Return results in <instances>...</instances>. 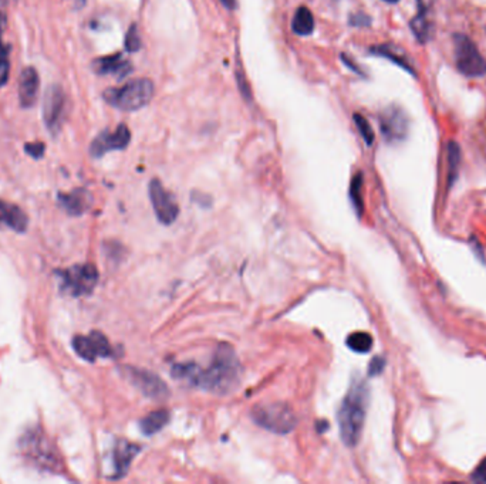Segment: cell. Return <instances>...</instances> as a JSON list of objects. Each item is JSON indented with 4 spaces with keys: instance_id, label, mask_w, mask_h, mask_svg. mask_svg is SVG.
<instances>
[{
    "instance_id": "1",
    "label": "cell",
    "mask_w": 486,
    "mask_h": 484,
    "mask_svg": "<svg viewBox=\"0 0 486 484\" xmlns=\"http://www.w3.org/2000/svg\"><path fill=\"white\" fill-rule=\"evenodd\" d=\"M241 376L242 366L235 350L222 344L216 350L209 368H199L194 387L216 395H228L238 388Z\"/></svg>"
},
{
    "instance_id": "2",
    "label": "cell",
    "mask_w": 486,
    "mask_h": 484,
    "mask_svg": "<svg viewBox=\"0 0 486 484\" xmlns=\"http://www.w3.org/2000/svg\"><path fill=\"white\" fill-rule=\"evenodd\" d=\"M370 391L367 384L357 378L350 385L347 395L344 396L337 413L340 436L349 448H354L361 438L363 427L365 423V415L368 408Z\"/></svg>"
},
{
    "instance_id": "3",
    "label": "cell",
    "mask_w": 486,
    "mask_h": 484,
    "mask_svg": "<svg viewBox=\"0 0 486 484\" xmlns=\"http://www.w3.org/2000/svg\"><path fill=\"white\" fill-rule=\"evenodd\" d=\"M104 99L121 111H137L154 97V83L148 78L133 80L123 87L104 91Z\"/></svg>"
},
{
    "instance_id": "4",
    "label": "cell",
    "mask_w": 486,
    "mask_h": 484,
    "mask_svg": "<svg viewBox=\"0 0 486 484\" xmlns=\"http://www.w3.org/2000/svg\"><path fill=\"white\" fill-rule=\"evenodd\" d=\"M252 417L255 423L269 430L272 434L286 435L296 427L297 416L295 410L282 402L259 403L252 409Z\"/></svg>"
},
{
    "instance_id": "5",
    "label": "cell",
    "mask_w": 486,
    "mask_h": 484,
    "mask_svg": "<svg viewBox=\"0 0 486 484\" xmlns=\"http://www.w3.org/2000/svg\"><path fill=\"white\" fill-rule=\"evenodd\" d=\"M454 56L458 71L468 78H478L486 74V60L476 44L465 34L454 36Z\"/></svg>"
},
{
    "instance_id": "6",
    "label": "cell",
    "mask_w": 486,
    "mask_h": 484,
    "mask_svg": "<svg viewBox=\"0 0 486 484\" xmlns=\"http://www.w3.org/2000/svg\"><path fill=\"white\" fill-rule=\"evenodd\" d=\"M62 290L70 296L81 297L90 294L98 283V272L93 264H76L59 272Z\"/></svg>"
},
{
    "instance_id": "7",
    "label": "cell",
    "mask_w": 486,
    "mask_h": 484,
    "mask_svg": "<svg viewBox=\"0 0 486 484\" xmlns=\"http://www.w3.org/2000/svg\"><path fill=\"white\" fill-rule=\"evenodd\" d=\"M23 452L39 467L56 471L60 466L59 455L40 430H32L23 438Z\"/></svg>"
},
{
    "instance_id": "8",
    "label": "cell",
    "mask_w": 486,
    "mask_h": 484,
    "mask_svg": "<svg viewBox=\"0 0 486 484\" xmlns=\"http://www.w3.org/2000/svg\"><path fill=\"white\" fill-rule=\"evenodd\" d=\"M123 372L127 380L147 398L154 401H164L170 396L168 385L162 381L158 375L133 366H124Z\"/></svg>"
},
{
    "instance_id": "9",
    "label": "cell",
    "mask_w": 486,
    "mask_h": 484,
    "mask_svg": "<svg viewBox=\"0 0 486 484\" xmlns=\"http://www.w3.org/2000/svg\"><path fill=\"white\" fill-rule=\"evenodd\" d=\"M66 110V94L65 90L53 84L46 90L43 99V120L46 123L47 130L51 134H58L62 128V123L65 120Z\"/></svg>"
},
{
    "instance_id": "10",
    "label": "cell",
    "mask_w": 486,
    "mask_h": 484,
    "mask_svg": "<svg viewBox=\"0 0 486 484\" xmlns=\"http://www.w3.org/2000/svg\"><path fill=\"white\" fill-rule=\"evenodd\" d=\"M149 198L154 212L161 223L171 225L177 221L180 214L178 203L158 179H152L149 182Z\"/></svg>"
},
{
    "instance_id": "11",
    "label": "cell",
    "mask_w": 486,
    "mask_h": 484,
    "mask_svg": "<svg viewBox=\"0 0 486 484\" xmlns=\"http://www.w3.org/2000/svg\"><path fill=\"white\" fill-rule=\"evenodd\" d=\"M73 348L80 358L88 362H94L98 358L114 357V348L108 343L107 337L98 331H93L88 336L74 337Z\"/></svg>"
},
{
    "instance_id": "12",
    "label": "cell",
    "mask_w": 486,
    "mask_h": 484,
    "mask_svg": "<svg viewBox=\"0 0 486 484\" xmlns=\"http://www.w3.org/2000/svg\"><path fill=\"white\" fill-rule=\"evenodd\" d=\"M380 128L389 142L405 139L408 134V116L398 105H390L380 114Z\"/></svg>"
},
{
    "instance_id": "13",
    "label": "cell",
    "mask_w": 486,
    "mask_h": 484,
    "mask_svg": "<svg viewBox=\"0 0 486 484\" xmlns=\"http://www.w3.org/2000/svg\"><path fill=\"white\" fill-rule=\"evenodd\" d=\"M131 139V132L127 128V125L121 124L116 131H104L100 135L95 137V139L91 142L90 153L94 158H101L107 152L112 151H120L128 146Z\"/></svg>"
},
{
    "instance_id": "14",
    "label": "cell",
    "mask_w": 486,
    "mask_h": 484,
    "mask_svg": "<svg viewBox=\"0 0 486 484\" xmlns=\"http://www.w3.org/2000/svg\"><path fill=\"white\" fill-rule=\"evenodd\" d=\"M40 90V77L33 67H27L22 71L19 78V101L23 109H32L37 102Z\"/></svg>"
},
{
    "instance_id": "15",
    "label": "cell",
    "mask_w": 486,
    "mask_h": 484,
    "mask_svg": "<svg viewBox=\"0 0 486 484\" xmlns=\"http://www.w3.org/2000/svg\"><path fill=\"white\" fill-rule=\"evenodd\" d=\"M27 214L16 205L0 200V229L8 228L18 233H23L27 229Z\"/></svg>"
},
{
    "instance_id": "16",
    "label": "cell",
    "mask_w": 486,
    "mask_h": 484,
    "mask_svg": "<svg viewBox=\"0 0 486 484\" xmlns=\"http://www.w3.org/2000/svg\"><path fill=\"white\" fill-rule=\"evenodd\" d=\"M93 69L97 74L105 76V74H113L120 78L128 76L131 73V63L123 59L121 55H114V56H107V57H100L93 63Z\"/></svg>"
},
{
    "instance_id": "17",
    "label": "cell",
    "mask_w": 486,
    "mask_h": 484,
    "mask_svg": "<svg viewBox=\"0 0 486 484\" xmlns=\"http://www.w3.org/2000/svg\"><path fill=\"white\" fill-rule=\"evenodd\" d=\"M140 446L127 441H120L117 443L114 449V470L117 478L127 474L134 457L140 453Z\"/></svg>"
},
{
    "instance_id": "18",
    "label": "cell",
    "mask_w": 486,
    "mask_h": 484,
    "mask_svg": "<svg viewBox=\"0 0 486 484\" xmlns=\"http://www.w3.org/2000/svg\"><path fill=\"white\" fill-rule=\"evenodd\" d=\"M59 200L63 207L74 216L83 214L91 206V195L84 189H76L70 193H60Z\"/></svg>"
},
{
    "instance_id": "19",
    "label": "cell",
    "mask_w": 486,
    "mask_h": 484,
    "mask_svg": "<svg viewBox=\"0 0 486 484\" xmlns=\"http://www.w3.org/2000/svg\"><path fill=\"white\" fill-rule=\"evenodd\" d=\"M371 51L374 53V55L377 56H382V57H386L389 60H391L393 63H396L397 66H400L401 69H404L405 71L411 73V74H415L414 73V67L411 66L408 57L404 55V53L396 47V46H390V44H383V46H375L371 48Z\"/></svg>"
},
{
    "instance_id": "20",
    "label": "cell",
    "mask_w": 486,
    "mask_h": 484,
    "mask_svg": "<svg viewBox=\"0 0 486 484\" xmlns=\"http://www.w3.org/2000/svg\"><path fill=\"white\" fill-rule=\"evenodd\" d=\"M168 422H170V412L167 409H158V410L148 413L140 422V426H141V430L144 432V435L151 436V435L158 434L159 430L164 427Z\"/></svg>"
},
{
    "instance_id": "21",
    "label": "cell",
    "mask_w": 486,
    "mask_h": 484,
    "mask_svg": "<svg viewBox=\"0 0 486 484\" xmlns=\"http://www.w3.org/2000/svg\"><path fill=\"white\" fill-rule=\"evenodd\" d=\"M292 29L297 36H309L313 33L314 18L306 6H302L296 11L295 18L292 20Z\"/></svg>"
},
{
    "instance_id": "22",
    "label": "cell",
    "mask_w": 486,
    "mask_h": 484,
    "mask_svg": "<svg viewBox=\"0 0 486 484\" xmlns=\"http://www.w3.org/2000/svg\"><path fill=\"white\" fill-rule=\"evenodd\" d=\"M428 13L429 12L418 11V15L410 23L411 32L419 43H426L432 37V25L428 19Z\"/></svg>"
},
{
    "instance_id": "23",
    "label": "cell",
    "mask_w": 486,
    "mask_h": 484,
    "mask_svg": "<svg viewBox=\"0 0 486 484\" xmlns=\"http://www.w3.org/2000/svg\"><path fill=\"white\" fill-rule=\"evenodd\" d=\"M461 164V148L455 141L448 142V182L452 185V182L457 178L458 168Z\"/></svg>"
},
{
    "instance_id": "24",
    "label": "cell",
    "mask_w": 486,
    "mask_h": 484,
    "mask_svg": "<svg viewBox=\"0 0 486 484\" xmlns=\"http://www.w3.org/2000/svg\"><path fill=\"white\" fill-rule=\"evenodd\" d=\"M347 345L350 350L360 352V354H365L371 350L372 347V337L367 333H353L349 338H347Z\"/></svg>"
},
{
    "instance_id": "25",
    "label": "cell",
    "mask_w": 486,
    "mask_h": 484,
    "mask_svg": "<svg viewBox=\"0 0 486 484\" xmlns=\"http://www.w3.org/2000/svg\"><path fill=\"white\" fill-rule=\"evenodd\" d=\"M9 46H4L0 41V87H4L9 80L11 62H9Z\"/></svg>"
},
{
    "instance_id": "26",
    "label": "cell",
    "mask_w": 486,
    "mask_h": 484,
    "mask_svg": "<svg viewBox=\"0 0 486 484\" xmlns=\"http://www.w3.org/2000/svg\"><path fill=\"white\" fill-rule=\"evenodd\" d=\"M353 118H354L357 130H358L360 135L363 137V139L365 141V144L367 145H372V142H374V131H372L370 123L361 114H354Z\"/></svg>"
},
{
    "instance_id": "27",
    "label": "cell",
    "mask_w": 486,
    "mask_h": 484,
    "mask_svg": "<svg viewBox=\"0 0 486 484\" xmlns=\"http://www.w3.org/2000/svg\"><path fill=\"white\" fill-rule=\"evenodd\" d=\"M361 188H363V175L357 174L351 182V189H350V195L353 199V203L357 209L358 213H361L363 210V199H361Z\"/></svg>"
},
{
    "instance_id": "28",
    "label": "cell",
    "mask_w": 486,
    "mask_h": 484,
    "mask_svg": "<svg viewBox=\"0 0 486 484\" xmlns=\"http://www.w3.org/2000/svg\"><path fill=\"white\" fill-rule=\"evenodd\" d=\"M126 48L130 51V53H135L141 48V39H140V33H138V29L135 25H133L128 32H127V36H126Z\"/></svg>"
},
{
    "instance_id": "29",
    "label": "cell",
    "mask_w": 486,
    "mask_h": 484,
    "mask_svg": "<svg viewBox=\"0 0 486 484\" xmlns=\"http://www.w3.org/2000/svg\"><path fill=\"white\" fill-rule=\"evenodd\" d=\"M25 149H26V152L30 156H33L36 159H40L43 156V153H44V144H41V142H32V144H27L25 146Z\"/></svg>"
},
{
    "instance_id": "30",
    "label": "cell",
    "mask_w": 486,
    "mask_h": 484,
    "mask_svg": "<svg viewBox=\"0 0 486 484\" xmlns=\"http://www.w3.org/2000/svg\"><path fill=\"white\" fill-rule=\"evenodd\" d=\"M384 366H386V361L383 359V358H380V357H375L371 362H370V366H368V373L371 375V376H374V375H378V373H382L383 372V369H384Z\"/></svg>"
},
{
    "instance_id": "31",
    "label": "cell",
    "mask_w": 486,
    "mask_h": 484,
    "mask_svg": "<svg viewBox=\"0 0 486 484\" xmlns=\"http://www.w3.org/2000/svg\"><path fill=\"white\" fill-rule=\"evenodd\" d=\"M350 23H351L353 26H358V27H361V26H370L371 19H370L367 15H364V13H357V15H354V16L350 18Z\"/></svg>"
},
{
    "instance_id": "32",
    "label": "cell",
    "mask_w": 486,
    "mask_h": 484,
    "mask_svg": "<svg viewBox=\"0 0 486 484\" xmlns=\"http://www.w3.org/2000/svg\"><path fill=\"white\" fill-rule=\"evenodd\" d=\"M472 478L476 480V481H483V483H486V460H483V462L480 463V466L475 470Z\"/></svg>"
},
{
    "instance_id": "33",
    "label": "cell",
    "mask_w": 486,
    "mask_h": 484,
    "mask_svg": "<svg viewBox=\"0 0 486 484\" xmlns=\"http://www.w3.org/2000/svg\"><path fill=\"white\" fill-rule=\"evenodd\" d=\"M432 4H434V0H417L418 11H424V12H429Z\"/></svg>"
},
{
    "instance_id": "34",
    "label": "cell",
    "mask_w": 486,
    "mask_h": 484,
    "mask_svg": "<svg viewBox=\"0 0 486 484\" xmlns=\"http://www.w3.org/2000/svg\"><path fill=\"white\" fill-rule=\"evenodd\" d=\"M221 2L229 11H234L236 8V0H221Z\"/></svg>"
},
{
    "instance_id": "35",
    "label": "cell",
    "mask_w": 486,
    "mask_h": 484,
    "mask_svg": "<svg viewBox=\"0 0 486 484\" xmlns=\"http://www.w3.org/2000/svg\"><path fill=\"white\" fill-rule=\"evenodd\" d=\"M384 2H389V4H397L398 0H384Z\"/></svg>"
}]
</instances>
